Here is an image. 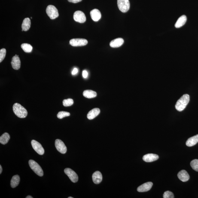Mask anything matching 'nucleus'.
I'll return each instance as SVG.
<instances>
[{"label": "nucleus", "instance_id": "9", "mask_svg": "<svg viewBox=\"0 0 198 198\" xmlns=\"http://www.w3.org/2000/svg\"><path fill=\"white\" fill-rule=\"evenodd\" d=\"M74 19L75 21L80 23H84L86 21L85 15L82 11H77L74 12Z\"/></svg>", "mask_w": 198, "mask_h": 198}, {"label": "nucleus", "instance_id": "13", "mask_svg": "<svg viewBox=\"0 0 198 198\" xmlns=\"http://www.w3.org/2000/svg\"><path fill=\"white\" fill-rule=\"evenodd\" d=\"M159 158V156L157 154L150 153L144 156L143 160L146 162H152L157 160Z\"/></svg>", "mask_w": 198, "mask_h": 198}, {"label": "nucleus", "instance_id": "2", "mask_svg": "<svg viewBox=\"0 0 198 198\" xmlns=\"http://www.w3.org/2000/svg\"><path fill=\"white\" fill-rule=\"evenodd\" d=\"M13 108L14 114L19 118H24L27 116V111L20 104H14L13 106Z\"/></svg>", "mask_w": 198, "mask_h": 198}, {"label": "nucleus", "instance_id": "7", "mask_svg": "<svg viewBox=\"0 0 198 198\" xmlns=\"http://www.w3.org/2000/svg\"><path fill=\"white\" fill-rule=\"evenodd\" d=\"M64 172L72 182L76 183L78 181V177L76 173L72 169L66 168L64 169Z\"/></svg>", "mask_w": 198, "mask_h": 198}, {"label": "nucleus", "instance_id": "17", "mask_svg": "<svg viewBox=\"0 0 198 198\" xmlns=\"http://www.w3.org/2000/svg\"><path fill=\"white\" fill-rule=\"evenodd\" d=\"M92 178L94 184H99L101 182L102 180V174L99 171H96L93 173L92 175Z\"/></svg>", "mask_w": 198, "mask_h": 198}, {"label": "nucleus", "instance_id": "26", "mask_svg": "<svg viewBox=\"0 0 198 198\" xmlns=\"http://www.w3.org/2000/svg\"><path fill=\"white\" fill-rule=\"evenodd\" d=\"M70 115V114L68 112L65 111H60L57 114V117L58 118L62 119L64 117H69Z\"/></svg>", "mask_w": 198, "mask_h": 198}, {"label": "nucleus", "instance_id": "8", "mask_svg": "<svg viewBox=\"0 0 198 198\" xmlns=\"http://www.w3.org/2000/svg\"><path fill=\"white\" fill-rule=\"evenodd\" d=\"M31 143L33 148L38 154L42 155L44 154V149L41 144L34 140L31 141Z\"/></svg>", "mask_w": 198, "mask_h": 198}, {"label": "nucleus", "instance_id": "31", "mask_svg": "<svg viewBox=\"0 0 198 198\" xmlns=\"http://www.w3.org/2000/svg\"><path fill=\"white\" fill-rule=\"evenodd\" d=\"M83 76L84 78H86L88 76V72L87 71L85 70L83 71L82 73Z\"/></svg>", "mask_w": 198, "mask_h": 198}, {"label": "nucleus", "instance_id": "36", "mask_svg": "<svg viewBox=\"0 0 198 198\" xmlns=\"http://www.w3.org/2000/svg\"><path fill=\"white\" fill-rule=\"evenodd\" d=\"M68 198H73V197H68Z\"/></svg>", "mask_w": 198, "mask_h": 198}, {"label": "nucleus", "instance_id": "27", "mask_svg": "<svg viewBox=\"0 0 198 198\" xmlns=\"http://www.w3.org/2000/svg\"><path fill=\"white\" fill-rule=\"evenodd\" d=\"M190 166L194 170L198 172V159H194L190 163Z\"/></svg>", "mask_w": 198, "mask_h": 198}, {"label": "nucleus", "instance_id": "32", "mask_svg": "<svg viewBox=\"0 0 198 198\" xmlns=\"http://www.w3.org/2000/svg\"><path fill=\"white\" fill-rule=\"evenodd\" d=\"M68 1L70 2H72L73 3H77L80 2L82 1V0H68Z\"/></svg>", "mask_w": 198, "mask_h": 198}, {"label": "nucleus", "instance_id": "15", "mask_svg": "<svg viewBox=\"0 0 198 198\" xmlns=\"http://www.w3.org/2000/svg\"><path fill=\"white\" fill-rule=\"evenodd\" d=\"M178 177L181 181L183 182H186L188 181L190 178V176L187 171L182 170L178 172Z\"/></svg>", "mask_w": 198, "mask_h": 198}, {"label": "nucleus", "instance_id": "11", "mask_svg": "<svg viewBox=\"0 0 198 198\" xmlns=\"http://www.w3.org/2000/svg\"><path fill=\"white\" fill-rule=\"evenodd\" d=\"M153 184V183L150 182L145 183L138 187L137 191L139 192H148L151 189Z\"/></svg>", "mask_w": 198, "mask_h": 198}, {"label": "nucleus", "instance_id": "28", "mask_svg": "<svg viewBox=\"0 0 198 198\" xmlns=\"http://www.w3.org/2000/svg\"><path fill=\"white\" fill-rule=\"evenodd\" d=\"M74 104V101L72 99H69L64 100L63 101V105L64 106L68 107L71 106Z\"/></svg>", "mask_w": 198, "mask_h": 198}, {"label": "nucleus", "instance_id": "35", "mask_svg": "<svg viewBox=\"0 0 198 198\" xmlns=\"http://www.w3.org/2000/svg\"><path fill=\"white\" fill-rule=\"evenodd\" d=\"M33 197H32V196H27L26 198H33Z\"/></svg>", "mask_w": 198, "mask_h": 198}, {"label": "nucleus", "instance_id": "16", "mask_svg": "<svg viewBox=\"0 0 198 198\" xmlns=\"http://www.w3.org/2000/svg\"><path fill=\"white\" fill-rule=\"evenodd\" d=\"M124 42V40L122 38H118L112 40L110 43V46L113 48H117L121 46Z\"/></svg>", "mask_w": 198, "mask_h": 198}, {"label": "nucleus", "instance_id": "10", "mask_svg": "<svg viewBox=\"0 0 198 198\" xmlns=\"http://www.w3.org/2000/svg\"><path fill=\"white\" fill-rule=\"evenodd\" d=\"M55 146L58 151L62 154H65L66 152V147L61 140H56L55 141Z\"/></svg>", "mask_w": 198, "mask_h": 198}, {"label": "nucleus", "instance_id": "24", "mask_svg": "<svg viewBox=\"0 0 198 198\" xmlns=\"http://www.w3.org/2000/svg\"><path fill=\"white\" fill-rule=\"evenodd\" d=\"M10 138V135L8 133L5 132L0 137V143L3 145H5L9 142Z\"/></svg>", "mask_w": 198, "mask_h": 198}, {"label": "nucleus", "instance_id": "33", "mask_svg": "<svg viewBox=\"0 0 198 198\" xmlns=\"http://www.w3.org/2000/svg\"><path fill=\"white\" fill-rule=\"evenodd\" d=\"M78 72V69L76 68H74L72 72V74L73 75H75Z\"/></svg>", "mask_w": 198, "mask_h": 198}, {"label": "nucleus", "instance_id": "23", "mask_svg": "<svg viewBox=\"0 0 198 198\" xmlns=\"http://www.w3.org/2000/svg\"><path fill=\"white\" fill-rule=\"evenodd\" d=\"M83 95L84 97L87 99H92L96 97V93L91 90H86L83 92Z\"/></svg>", "mask_w": 198, "mask_h": 198}, {"label": "nucleus", "instance_id": "18", "mask_svg": "<svg viewBox=\"0 0 198 198\" xmlns=\"http://www.w3.org/2000/svg\"><path fill=\"white\" fill-rule=\"evenodd\" d=\"M100 110L98 108H95L90 111L87 115V118L89 120H92L99 115Z\"/></svg>", "mask_w": 198, "mask_h": 198}, {"label": "nucleus", "instance_id": "1", "mask_svg": "<svg viewBox=\"0 0 198 198\" xmlns=\"http://www.w3.org/2000/svg\"><path fill=\"white\" fill-rule=\"evenodd\" d=\"M190 101V96L188 94L183 95L177 101L175 105V108L177 111H182L186 108Z\"/></svg>", "mask_w": 198, "mask_h": 198}, {"label": "nucleus", "instance_id": "34", "mask_svg": "<svg viewBox=\"0 0 198 198\" xmlns=\"http://www.w3.org/2000/svg\"><path fill=\"white\" fill-rule=\"evenodd\" d=\"M2 172V168L1 165H0V174H1Z\"/></svg>", "mask_w": 198, "mask_h": 198}, {"label": "nucleus", "instance_id": "29", "mask_svg": "<svg viewBox=\"0 0 198 198\" xmlns=\"http://www.w3.org/2000/svg\"><path fill=\"white\" fill-rule=\"evenodd\" d=\"M6 51V49L3 48L0 50V62L2 61L5 57Z\"/></svg>", "mask_w": 198, "mask_h": 198}, {"label": "nucleus", "instance_id": "14", "mask_svg": "<svg viewBox=\"0 0 198 198\" xmlns=\"http://www.w3.org/2000/svg\"><path fill=\"white\" fill-rule=\"evenodd\" d=\"M90 15L94 21L97 22L101 19V14L100 12L97 9H94L90 12Z\"/></svg>", "mask_w": 198, "mask_h": 198}, {"label": "nucleus", "instance_id": "6", "mask_svg": "<svg viewBox=\"0 0 198 198\" xmlns=\"http://www.w3.org/2000/svg\"><path fill=\"white\" fill-rule=\"evenodd\" d=\"M69 44L72 46H83L87 45L88 41L84 39H73L70 41Z\"/></svg>", "mask_w": 198, "mask_h": 198}, {"label": "nucleus", "instance_id": "19", "mask_svg": "<svg viewBox=\"0 0 198 198\" xmlns=\"http://www.w3.org/2000/svg\"><path fill=\"white\" fill-rule=\"evenodd\" d=\"M198 142V134L189 138L186 142V145L188 147L193 146Z\"/></svg>", "mask_w": 198, "mask_h": 198}, {"label": "nucleus", "instance_id": "21", "mask_svg": "<svg viewBox=\"0 0 198 198\" xmlns=\"http://www.w3.org/2000/svg\"><path fill=\"white\" fill-rule=\"evenodd\" d=\"M31 22L30 19L26 18L24 20L22 24V31H28L31 27Z\"/></svg>", "mask_w": 198, "mask_h": 198}, {"label": "nucleus", "instance_id": "5", "mask_svg": "<svg viewBox=\"0 0 198 198\" xmlns=\"http://www.w3.org/2000/svg\"><path fill=\"white\" fill-rule=\"evenodd\" d=\"M117 6L119 9L123 13L129 11L130 7L129 0H117Z\"/></svg>", "mask_w": 198, "mask_h": 198}, {"label": "nucleus", "instance_id": "25", "mask_svg": "<svg viewBox=\"0 0 198 198\" xmlns=\"http://www.w3.org/2000/svg\"><path fill=\"white\" fill-rule=\"evenodd\" d=\"M21 48L26 53H30L32 50V47L30 44H21Z\"/></svg>", "mask_w": 198, "mask_h": 198}, {"label": "nucleus", "instance_id": "20", "mask_svg": "<svg viewBox=\"0 0 198 198\" xmlns=\"http://www.w3.org/2000/svg\"><path fill=\"white\" fill-rule=\"evenodd\" d=\"M187 21V16L185 15H183L181 16L178 19V20L175 23V26L176 28H179L184 25L186 23Z\"/></svg>", "mask_w": 198, "mask_h": 198}, {"label": "nucleus", "instance_id": "30", "mask_svg": "<svg viewBox=\"0 0 198 198\" xmlns=\"http://www.w3.org/2000/svg\"><path fill=\"white\" fill-rule=\"evenodd\" d=\"M163 197L164 198H174L173 193L170 191L165 192L164 193Z\"/></svg>", "mask_w": 198, "mask_h": 198}, {"label": "nucleus", "instance_id": "12", "mask_svg": "<svg viewBox=\"0 0 198 198\" xmlns=\"http://www.w3.org/2000/svg\"><path fill=\"white\" fill-rule=\"evenodd\" d=\"M11 64L12 68L15 70H18L20 68L21 61L18 55H16L12 59Z\"/></svg>", "mask_w": 198, "mask_h": 198}, {"label": "nucleus", "instance_id": "4", "mask_svg": "<svg viewBox=\"0 0 198 198\" xmlns=\"http://www.w3.org/2000/svg\"><path fill=\"white\" fill-rule=\"evenodd\" d=\"M47 15L51 19H55L59 17L58 10L54 6L50 5L47 7L46 10Z\"/></svg>", "mask_w": 198, "mask_h": 198}, {"label": "nucleus", "instance_id": "22", "mask_svg": "<svg viewBox=\"0 0 198 198\" xmlns=\"http://www.w3.org/2000/svg\"><path fill=\"white\" fill-rule=\"evenodd\" d=\"M20 182V177L18 175L13 176L12 178L10 185L12 188H14L19 185Z\"/></svg>", "mask_w": 198, "mask_h": 198}, {"label": "nucleus", "instance_id": "3", "mask_svg": "<svg viewBox=\"0 0 198 198\" xmlns=\"http://www.w3.org/2000/svg\"><path fill=\"white\" fill-rule=\"evenodd\" d=\"M29 164L31 169L35 173L40 177L44 175V172L41 167L37 162L33 160H30L29 161Z\"/></svg>", "mask_w": 198, "mask_h": 198}]
</instances>
